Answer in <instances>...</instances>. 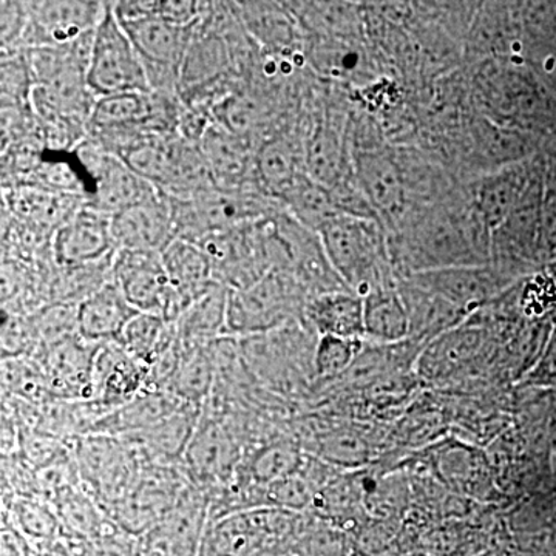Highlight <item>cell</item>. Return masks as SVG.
Listing matches in <instances>:
<instances>
[{
	"mask_svg": "<svg viewBox=\"0 0 556 556\" xmlns=\"http://www.w3.org/2000/svg\"><path fill=\"white\" fill-rule=\"evenodd\" d=\"M281 207L306 229L318 232L329 219L339 217L340 211L331 190L302 175L280 197Z\"/></svg>",
	"mask_w": 556,
	"mask_h": 556,
	"instance_id": "4316f807",
	"label": "cell"
},
{
	"mask_svg": "<svg viewBox=\"0 0 556 556\" xmlns=\"http://www.w3.org/2000/svg\"><path fill=\"white\" fill-rule=\"evenodd\" d=\"M98 346L75 336L43 350L42 371L51 390L90 397Z\"/></svg>",
	"mask_w": 556,
	"mask_h": 556,
	"instance_id": "e0dca14e",
	"label": "cell"
},
{
	"mask_svg": "<svg viewBox=\"0 0 556 556\" xmlns=\"http://www.w3.org/2000/svg\"><path fill=\"white\" fill-rule=\"evenodd\" d=\"M365 339L320 336L313 353L314 375L318 379H340L354 364Z\"/></svg>",
	"mask_w": 556,
	"mask_h": 556,
	"instance_id": "e575fe53",
	"label": "cell"
},
{
	"mask_svg": "<svg viewBox=\"0 0 556 556\" xmlns=\"http://www.w3.org/2000/svg\"><path fill=\"white\" fill-rule=\"evenodd\" d=\"M305 172L318 185L338 188L354 175V163L346 152V142L331 123L317 126L305 142Z\"/></svg>",
	"mask_w": 556,
	"mask_h": 556,
	"instance_id": "d4e9b609",
	"label": "cell"
},
{
	"mask_svg": "<svg viewBox=\"0 0 556 556\" xmlns=\"http://www.w3.org/2000/svg\"><path fill=\"white\" fill-rule=\"evenodd\" d=\"M292 511L255 508L212 518L204 527L199 556H254L263 544L280 536L291 526Z\"/></svg>",
	"mask_w": 556,
	"mask_h": 556,
	"instance_id": "8992f818",
	"label": "cell"
},
{
	"mask_svg": "<svg viewBox=\"0 0 556 556\" xmlns=\"http://www.w3.org/2000/svg\"><path fill=\"white\" fill-rule=\"evenodd\" d=\"M118 285L113 280L78 303V332L93 345L118 343L124 329L137 316Z\"/></svg>",
	"mask_w": 556,
	"mask_h": 556,
	"instance_id": "2e32d148",
	"label": "cell"
},
{
	"mask_svg": "<svg viewBox=\"0 0 556 556\" xmlns=\"http://www.w3.org/2000/svg\"><path fill=\"white\" fill-rule=\"evenodd\" d=\"M61 506L68 522H73L79 529H89V527L94 526V511L89 501L68 492L62 496Z\"/></svg>",
	"mask_w": 556,
	"mask_h": 556,
	"instance_id": "b9f144b4",
	"label": "cell"
},
{
	"mask_svg": "<svg viewBox=\"0 0 556 556\" xmlns=\"http://www.w3.org/2000/svg\"><path fill=\"white\" fill-rule=\"evenodd\" d=\"M148 379V367L130 356L119 343H104L98 346L94 356L90 397L116 404L138 393Z\"/></svg>",
	"mask_w": 556,
	"mask_h": 556,
	"instance_id": "ffe728a7",
	"label": "cell"
},
{
	"mask_svg": "<svg viewBox=\"0 0 556 556\" xmlns=\"http://www.w3.org/2000/svg\"><path fill=\"white\" fill-rule=\"evenodd\" d=\"M305 455L299 448L289 444L268 445L252 456L249 463V478L255 485L268 486L281 479L298 473Z\"/></svg>",
	"mask_w": 556,
	"mask_h": 556,
	"instance_id": "836d02e7",
	"label": "cell"
},
{
	"mask_svg": "<svg viewBox=\"0 0 556 556\" xmlns=\"http://www.w3.org/2000/svg\"><path fill=\"white\" fill-rule=\"evenodd\" d=\"M404 278L441 295L467 314L477 313L482 306L501 298L506 292L508 281L506 270L495 263L426 270Z\"/></svg>",
	"mask_w": 556,
	"mask_h": 556,
	"instance_id": "ba28073f",
	"label": "cell"
},
{
	"mask_svg": "<svg viewBox=\"0 0 556 556\" xmlns=\"http://www.w3.org/2000/svg\"><path fill=\"white\" fill-rule=\"evenodd\" d=\"M364 320L369 342L393 345L409 339L408 311L397 283L382 285L365 295Z\"/></svg>",
	"mask_w": 556,
	"mask_h": 556,
	"instance_id": "484cf974",
	"label": "cell"
},
{
	"mask_svg": "<svg viewBox=\"0 0 556 556\" xmlns=\"http://www.w3.org/2000/svg\"><path fill=\"white\" fill-rule=\"evenodd\" d=\"M116 251L159 252L175 240L170 200L160 195L112 217Z\"/></svg>",
	"mask_w": 556,
	"mask_h": 556,
	"instance_id": "30bf717a",
	"label": "cell"
},
{
	"mask_svg": "<svg viewBox=\"0 0 556 556\" xmlns=\"http://www.w3.org/2000/svg\"><path fill=\"white\" fill-rule=\"evenodd\" d=\"M354 175L375 214L396 222L407 207V181L393 156L378 150L353 155Z\"/></svg>",
	"mask_w": 556,
	"mask_h": 556,
	"instance_id": "8fae6325",
	"label": "cell"
},
{
	"mask_svg": "<svg viewBox=\"0 0 556 556\" xmlns=\"http://www.w3.org/2000/svg\"><path fill=\"white\" fill-rule=\"evenodd\" d=\"M186 452L190 467L201 479L228 477L236 459L232 442L217 424L199 427Z\"/></svg>",
	"mask_w": 556,
	"mask_h": 556,
	"instance_id": "f546056e",
	"label": "cell"
},
{
	"mask_svg": "<svg viewBox=\"0 0 556 556\" xmlns=\"http://www.w3.org/2000/svg\"><path fill=\"white\" fill-rule=\"evenodd\" d=\"M112 280L138 313L153 314L172 324L181 316L159 252L116 251Z\"/></svg>",
	"mask_w": 556,
	"mask_h": 556,
	"instance_id": "5b68a950",
	"label": "cell"
},
{
	"mask_svg": "<svg viewBox=\"0 0 556 556\" xmlns=\"http://www.w3.org/2000/svg\"><path fill=\"white\" fill-rule=\"evenodd\" d=\"M402 556H437V555H431V554H422V552H416V554H408V555H402Z\"/></svg>",
	"mask_w": 556,
	"mask_h": 556,
	"instance_id": "7bdbcfd3",
	"label": "cell"
},
{
	"mask_svg": "<svg viewBox=\"0 0 556 556\" xmlns=\"http://www.w3.org/2000/svg\"><path fill=\"white\" fill-rule=\"evenodd\" d=\"M51 240V255L60 268L91 265L116 252L112 217L87 203Z\"/></svg>",
	"mask_w": 556,
	"mask_h": 556,
	"instance_id": "9c48e42d",
	"label": "cell"
},
{
	"mask_svg": "<svg viewBox=\"0 0 556 556\" xmlns=\"http://www.w3.org/2000/svg\"><path fill=\"white\" fill-rule=\"evenodd\" d=\"M3 199L14 218L49 236H54L87 203L84 197L51 192L33 186L3 188Z\"/></svg>",
	"mask_w": 556,
	"mask_h": 556,
	"instance_id": "9a60e30c",
	"label": "cell"
},
{
	"mask_svg": "<svg viewBox=\"0 0 556 556\" xmlns=\"http://www.w3.org/2000/svg\"><path fill=\"white\" fill-rule=\"evenodd\" d=\"M73 153L90 181L87 204L109 217L161 195L155 186L93 139L80 142Z\"/></svg>",
	"mask_w": 556,
	"mask_h": 556,
	"instance_id": "277c9868",
	"label": "cell"
},
{
	"mask_svg": "<svg viewBox=\"0 0 556 556\" xmlns=\"http://www.w3.org/2000/svg\"><path fill=\"white\" fill-rule=\"evenodd\" d=\"M317 233L348 291L365 298L372 289L393 283L388 268L390 249L378 219L339 215Z\"/></svg>",
	"mask_w": 556,
	"mask_h": 556,
	"instance_id": "6da1fadb",
	"label": "cell"
},
{
	"mask_svg": "<svg viewBox=\"0 0 556 556\" xmlns=\"http://www.w3.org/2000/svg\"><path fill=\"white\" fill-rule=\"evenodd\" d=\"M230 7L262 53L280 56L294 53L299 21L291 9L273 2H232Z\"/></svg>",
	"mask_w": 556,
	"mask_h": 556,
	"instance_id": "5bb4252c",
	"label": "cell"
},
{
	"mask_svg": "<svg viewBox=\"0 0 556 556\" xmlns=\"http://www.w3.org/2000/svg\"><path fill=\"white\" fill-rule=\"evenodd\" d=\"M285 556H300V555H285Z\"/></svg>",
	"mask_w": 556,
	"mask_h": 556,
	"instance_id": "ee69618b",
	"label": "cell"
},
{
	"mask_svg": "<svg viewBox=\"0 0 556 556\" xmlns=\"http://www.w3.org/2000/svg\"><path fill=\"white\" fill-rule=\"evenodd\" d=\"M308 60L321 75L350 79L362 68V53L345 38H321L311 46Z\"/></svg>",
	"mask_w": 556,
	"mask_h": 556,
	"instance_id": "d6a6232c",
	"label": "cell"
},
{
	"mask_svg": "<svg viewBox=\"0 0 556 556\" xmlns=\"http://www.w3.org/2000/svg\"><path fill=\"white\" fill-rule=\"evenodd\" d=\"M199 146L217 188L241 189L257 185L254 177L257 146L251 139L212 123Z\"/></svg>",
	"mask_w": 556,
	"mask_h": 556,
	"instance_id": "4fadbf2b",
	"label": "cell"
},
{
	"mask_svg": "<svg viewBox=\"0 0 556 556\" xmlns=\"http://www.w3.org/2000/svg\"><path fill=\"white\" fill-rule=\"evenodd\" d=\"M317 452L324 463L338 467H362L369 455L365 439L348 428L321 434L317 441Z\"/></svg>",
	"mask_w": 556,
	"mask_h": 556,
	"instance_id": "d590c367",
	"label": "cell"
},
{
	"mask_svg": "<svg viewBox=\"0 0 556 556\" xmlns=\"http://www.w3.org/2000/svg\"><path fill=\"white\" fill-rule=\"evenodd\" d=\"M309 327L320 336L365 339L364 298L351 291H332L314 295L306 303Z\"/></svg>",
	"mask_w": 556,
	"mask_h": 556,
	"instance_id": "603a6c76",
	"label": "cell"
},
{
	"mask_svg": "<svg viewBox=\"0 0 556 556\" xmlns=\"http://www.w3.org/2000/svg\"><path fill=\"white\" fill-rule=\"evenodd\" d=\"M409 317V339L426 346L450 329L466 321V311L442 299L434 292L420 288L408 278L397 283Z\"/></svg>",
	"mask_w": 556,
	"mask_h": 556,
	"instance_id": "7402d4cb",
	"label": "cell"
},
{
	"mask_svg": "<svg viewBox=\"0 0 556 556\" xmlns=\"http://www.w3.org/2000/svg\"><path fill=\"white\" fill-rule=\"evenodd\" d=\"M517 201V175L506 170V167L479 182L477 211L490 233L495 232L510 218Z\"/></svg>",
	"mask_w": 556,
	"mask_h": 556,
	"instance_id": "1f68e13d",
	"label": "cell"
},
{
	"mask_svg": "<svg viewBox=\"0 0 556 556\" xmlns=\"http://www.w3.org/2000/svg\"><path fill=\"white\" fill-rule=\"evenodd\" d=\"M316 495V485L306 478L302 467L298 473L266 486V500L269 501L270 506L283 508L292 514L313 507Z\"/></svg>",
	"mask_w": 556,
	"mask_h": 556,
	"instance_id": "74e56055",
	"label": "cell"
},
{
	"mask_svg": "<svg viewBox=\"0 0 556 556\" xmlns=\"http://www.w3.org/2000/svg\"><path fill=\"white\" fill-rule=\"evenodd\" d=\"M485 343L484 328L464 321L424 346L416 361L417 376L427 382L455 378L478 361Z\"/></svg>",
	"mask_w": 556,
	"mask_h": 556,
	"instance_id": "7c38bea8",
	"label": "cell"
},
{
	"mask_svg": "<svg viewBox=\"0 0 556 556\" xmlns=\"http://www.w3.org/2000/svg\"><path fill=\"white\" fill-rule=\"evenodd\" d=\"M2 21H0V42L2 53H16L21 51L22 40L28 25V13L25 2H2Z\"/></svg>",
	"mask_w": 556,
	"mask_h": 556,
	"instance_id": "f35d334b",
	"label": "cell"
},
{
	"mask_svg": "<svg viewBox=\"0 0 556 556\" xmlns=\"http://www.w3.org/2000/svg\"><path fill=\"white\" fill-rule=\"evenodd\" d=\"M16 515L17 521L35 536H49L56 527V519L51 515L49 508L36 501H17Z\"/></svg>",
	"mask_w": 556,
	"mask_h": 556,
	"instance_id": "ab89813d",
	"label": "cell"
},
{
	"mask_svg": "<svg viewBox=\"0 0 556 556\" xmlns=\"http://www.w3.org/2000/svg\"><path fill=\"white\" fill-rule=\"evenodd\" d=\"M229 292L225 285L215 283L175 321L182 348L206 345L228 336Z\"/></svg>",
	"mask_w": 556,
	"mask_h": 556,
	"instance_id": "cb8c5ba5",
	"label": "cell"
},
{
	"mask_svg": "<svg viewBox=\"0 0 556 556\" xmlns=\"http://www.w3.org/2000/svg\"><path fill=\"white\" fill-rule=\"evenodd\" d=\"M28 25L21 51L62 47L97 30L104 20L108 3L79 0L25 2Z\"/></svg>",
	"mask_w": 556,
	"mask_h": 556,
	"instance_id": "52a82bcc",
	"label": "cell"
},
{
	"mask_svg": "<svg viewBox=\"0 0 556 556\" xmlns=\"http://www.w3.org/2000/svg\"><path fill=\"white\" fill-rule=\"evenodd\" d=\"M306 556H343L345 541L338 529L320 530L313 532L305 543Z\"/></svg>",
	"mask_w": 556,
	"mask_h": 556,
	"instance_id": "60d3db41",
	"label": "cell"
},
{
	"mask_svg": "<svg viewBox=\"0 0 556 556\" xmlns=\"http://www.w3.org/2000/svg\"><path fill=\"white\" fill-rule=\"evenodd\" d=\"M305 174V142L300 146L294 138L277 134L257 146L255 182L270 199L280 200L295 179Z\"/></svg>",
	"mask_w": 556,
	"mask_h": 556,
	"instance_id": "d6986e66",
	"label": "cell"
},
{
	"mask_svg": "<svg viewBox=\"0 0 556 556\" xmlns=\"http://www.w3.org/2000/svg\"><path fill=\"white\" fill-rule=\"evenodd\" d=\"M35 89L24 51L2 53V109L31 108Z\"/></svg>",
	"mask_w": 556,
	"mask_h": 556,
	"instance_id": "8d00e7d4",
	"label": "cell"
},
{
	"mask_svg": "<svg viewBox=\"0 0 556 556\" xmlns=\"http://www.w3.org/2000/svg\"><path fill=\"white\" fill-rule=\"evenodd\" d=\"M214 371L215 351L212 342L182 348L181 361L167 382L169 393L185 404L199 405L211 390Z\"/></svg>",
	"mask_w": 556,
	"mask_h": 556,
	"instance_id": "f1b7e54d",
	"label": "cell"
},
{
	"mask_svg": "<svg viewBox=\"0 0 556 556\" xmlns=\"http://www.w3.org/2000/svg\"><path fill=\"white\" fill-rule=\"evenodd\" d=\"M177 339L175 324L153 314L138 313L124 329L118 343L149 369Z\"/></svg>",
	"mask_w": 556,
	"mask_h": 556,
	"instance_id": "83f0119b",
	"label": "cell"
},
{
	"mask_svg": "<svg viewBox=\"0 0 556 556\" xmlns=\"http://www.w3.org/2000/svg\"><path fill=\"white\" fill-rule=\"evenodd\" d=\"M87 83L97 98L150 91L141 56L116 17L112 3H108L104 20L94 31Z\"/></svg>",
	"mask_w": 556,
	"mask_h": 556,
	"instance_id": "3957f363",
	"label": "cell"
},
{
	"mask_svg": "<svg viewBox=\"0 0 556 556\" xmlns=\"http://www.w3.org/2000/svg\"><path fill=\"white\" fill-rule=\"evenodd\" d=\"M161 255L181 314L218 283L211 258L199 244L175 239Z\"/></svg>",
	"mask_w": 556,
	"mask_h": 556,
	"instance_id": "44dd1931",
	"label": "cell"
},
{
	"mask_svg": "<svg viewBox=\"0 0 556 556\" xmlns=\"http://www.w3.org/2000/svg\"><path fill=\"white\" fill-rule=\"evenodd\" d=\"M309 299L299 281L270 269L251 287L230 289L228 334L252 338L287 327L300 313L305 316Z\"/></svg>",
	"mask_w": 556,
	"mask_h": 556,
	"instance_id": "7a4b0ae2",
	"label": "cell"
},
{
	"mask_svg": "<svg viewBox=\"0 0 556 556\" xmlns=\"http://www.w3.org/2000/svg\"><path fill=\"white\" fill-rule=\"evenodd\" d=\"M433 467L459 495L471 500L490 501L495 495L492 467L484 453L463 444H450L433 453Z\"/></svg>",
	"mask_w": 556,
	"mask_h": 556,
	"instance_id": "ac0fdd59",
	"label": "cell"
},
{
	"mask_svg": "<svg viewBox=\"0 0 556 556\" xmlns=\"http://www.w3.org/2000/svg\"><path fill=\"white\" fill-rule=\"evenodd\" d=\"M361 486L362 506L369 517L394 519L404 514L409 501V482L404 475L390 473L369 477L356 473Z\"/></svg>",
	"mask_w": 556,
	"mask_h": 556,
	"instance_id": "4dcf8cb0",
	"label": "cell"
}]
</instances>
